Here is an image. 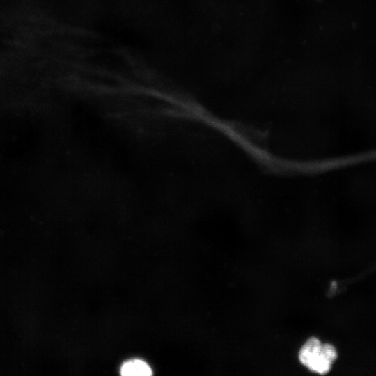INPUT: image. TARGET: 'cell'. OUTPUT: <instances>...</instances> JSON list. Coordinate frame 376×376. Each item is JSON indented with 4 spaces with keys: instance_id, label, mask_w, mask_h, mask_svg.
Segmentation results:
<instances>
[{
    "instance_id": "obj_1",
    "label": "cell",
    "mask_w": 376,
    "mask_h": 376,
    "mask_svg": "<svg viewBox=\"0 0 376 376\" xmlns=\"http://www.w3.org/2000/svg\"><path fill=\"white\" fill-rule=\"evenodd\" d=\"M299 361L311 371L325 374L337 358V352L330 344H322L315 337L308 338L299 352Z\"/></svg>"
},
{
    "instance_id": "obj_2",
    "label": "cell",
    "mask_w": 376,
    "mask_h": 376,
    "mask_svg": "<svg viewBox=\"0 0 376 376\" xmlns=\"http://www.w3.org/2000/svg\"><path fill=\"white\" fill-rule=\"evenodd\" d=\"M120 374L125 376H149L152 372L149 365L140 359L125 362L120 368Z\"/></svg>"
}]
</instances>
